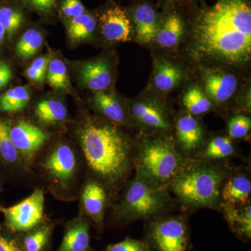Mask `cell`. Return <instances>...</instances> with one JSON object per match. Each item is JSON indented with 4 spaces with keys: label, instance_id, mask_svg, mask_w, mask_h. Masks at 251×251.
<instances>
[{
    "label": "cell",
    "instance_id": "cell-1",
    "mask_svg": "<svg viewBox=\"0 0 251 251\" xmlns=\"http://www.w3.org/2000/svg\"><path fill=\"white\" fill-rule=\"evenodd\" d=\"M197 58L243 66L251 57L250 0H217L198 11L192 27Z\"/></svg>",
    "mask_w": 251,
    "mask_h": 251
},
{
    "label": "cell",
    "instance_id": "cell-2",
    "mask_svg": "<svg viewBox=\"0 0 251 251\" xmlns=\"http://www.w3.org/2000/svg\"><path fill=\"white\" fill-rule=\"evenodd\" d=\"M75 134L85 175L103 185L110 199H115L133 168L134 151L129 138L118 125L92 117L80 122Z\"/></svg>",
    "mask_w": 251,
    "mask_h": 251
},
{
    "label": "cell",
    "instance_id": "cell-3",
    "mask_svg": "<svg viewBox=\"0 0 251 251\" xmlns=\"http://www.w3.org/2000/svg\"><path fill=\"white\" fill-rule=\"evenodd\" d=\"M48 192L62 202L77 201L85 176V168L79 149L60 141L44 149L33 166Z\"/></svg>",
    "mask_w": 251,
    "mask_h": 251
},
{
    "label": "cell",
    "instance_id": "cell-4",
    "mask_svg": "<svg viewBox=\"0 0 251 251\" xmlns=\"http://www.w3.org/2000/svg\"><path fill=\"white\" fill-rule=\"evenodd\" d=\"M227 175V170L215 163L186 160L168 189L188 207L216 208Z\"/></svg>",
    "mask_w": 251,
    "mask_h": 251
},
{
    "label": "cell",
    "instance_id": "cell-5",
    "mask_svg": "<svg viewBox=\"0 0 251 251\" xmlns=\"http://www.w3.org/2000/svg\"><path fill=\"white\" fill-rule=\"evenodd\" d=\"M170 206L168 186L135 174L124 186L118 202L114 206L112 219L117 224L156 219L163 216Z\"/></svg>",
    "mask_w": 251,
    "mask_h": 251
},
{
    "label": "cell",
    "instance_id": "cell-6",
    "mask_svg": "<svg viewBox=\"0 0 251 251\" xmlns=\"http://www.w3.org/2000/svg\"><path fill=\"white\" fill-rule=\"evenodd\" d=\"M186 161L174 138L163 134L143 138L133 152L135 174L162 186H168Z\"/></svg>",
    "mask_w": 251,
    "mask_h": 251
},
{
    "label": "cell",
    "instance_id": "cell-7",
    "mask_svg": "<svg viewBox=\"0 0 251 251\" xmlns=\"http://www.w3.org/2000/svg\"><path fill=\"white\" fill-rule=\"evenodd\" d=\"M152 251H187L189 231L181 216H159L147 229V240Z\"/></svg>",
    "mask_w": 251,
    "mask_h": 251
},
{
    "label": "cell",
    "instance_id": "cell-8",
    "mask_svg": "<svg viewBox=\"0 0 251 251\" xmlns=\"http://www.w3.org/2000/svg\"><path fill=\"white\" fill-rule=\"evenodd\" d=\"M43 187L36 186L28 197L14 205L0 206L4 215V227L13 233L19 234L33 228L49 216L45 213V194Z\"/></svg>",
    "mask_w": 251,
    "mask_h": 251
},
{
    "label": "cell",
    "instance_id": "cell-9",
    "mask_svg": "<svg viewBox=\"0 0 251 251\" xmlns=\"http://www.w3.org/2000/svg\"><path fill=\"white\" fill-rule=\"evenodd\" d=\"M10 136L23 161L31 170L50 139L49 132L25 120H19L11 126Z\"/></svg>",
    "mask_w": 251,
    "mask_h": 251
},
{
    "label": "cell",
    "instance_id": "cell-10",
    "mask_svg": "<svg viewBox=\"0 0 251 251\" xmlns=\"http://www.w3.org/2000/svg\"><path fill=\"white\" fill-rule=\"evenodd\" d=\"M110 200L105 186L85 175L77 200L79 211L90 219L99 232L103 231L105 212Z\"/></svg>",
    "mask_w": 251,
    "mask_h": 251
},
{
    "label": "cell",
    "instance_id": "cell-11",
    "mask_svg": "<svg viewBox=\"0 0 251 251\" xmlns=\"http://www.w3.org/2000/svg\"><path fill=\"white\" fill-rule=\"evenodd\" d=\"M128 114L135 125L146 131L166 133L173 127L166 107L154 99L136 100L130 105Z\"/></svg>",
    "mask_w": 251,
    "mask_h": 251
},
{
    "label": "cell",
    "instance_id": "cell-12",
    "mask_svg": "<svg viewBox=\"0 0 251 251\" xmlns=\"http://www.w3.org/2000/svg\"><path fill=\"white\" fill-rule=\"evenodd\" d=\"M100 29L104 39L112 42H126L131 39L133 25L130 16L120 6L108 8L100 15Z\"/></svg>",
    "mask_w": 251,
    "mask_h": 251
},
{
    "label": "cell",
    "instance_id": "cell-13",
    "mask_svg": "<svg viewBox=\"0 0 251 251\" xmlns=\"http://www.w3.org/2000/svg\"><path fill=\"white\" fill-rule=\"evenodd\" d=\"M92 221L79 211L73 219L64 224L60 245L56 251H93L90 247Z\"/></svg>",
    "mask_w": 251,
    "mask_h": 251
},
{
    "label": "cell",
    "instance_id": "cell-14",
    "mask_svg": "<svg viewBox=\"0 0 251 251\" xmlns=\"http://www.w3.org/2000/svg\"><path fill=\"white\" fill-rule=\"evenodd\" d=\"M202 80L204 92L211 101L216 104L228 101L237 91V77L221 69H206L202 72Z\"/></svg>",
    "mask_w": 251,
    "mask_h": 251
},
{
    "label": "cell",
    "instance_id": "cell-15",
    "mask_svg": "<svg viewBox=\"0 0 251 251\" xmlns=\"http://www.w3.org/2000/svg\"><path fill=\"white\" fill-rule=\"evenodd\" d=\"M130 17L138 41L148 44L154 41L161 18L152 5L141 1L133 8Z\"/></svg>",
    "mask_w": 251,
    "mask_h": 251
},
{
    "label": "cell",
    "instance_id": "cell-16",
    "mask_svg": "<svg viewBox=\"0 0 251 251\" xmlns=\"http://www.w3.org/2000/svg\"><path fill=\"white\" fill-rule=\"evenodd\" d=\"M10 128L9 122L0 119V158L5 164L14 168L25 184H30L35 179V173L23 161L10 136Z\"/></svg>",
    "mask_w": 251,
    "mask_h": 251
},
{
    "label": "cell",
    "instance_id": "cell-17",
    "mask_svg": "<svg viewBox=\"0 0 251 251\" xmlns=\"http://www.w3.org/2000/svg\"><path fill=\"white\" fill-rule=\"evenodd\" d=\"M61 223L60 220L48 217L29 230L16 234L23 251H50L54 229Z\"/></svg>",
    "mask_w": 251,
    "mask_h": 251
},
{
    "label": "cell",
    "instance_id": "cell-18",
    "mask_svg": "<svg viewBox=\"0 0 251 251\" xmlns=\"http://www.w3.org/2000/svg\"><path fill=\"white\" fill-rule=\"evenodd\" d=\"M81 82L94 92H104L112 82V71L108 61L96 59L84 63L80 67Z\"/></svg>",
    "mask_w": 251,
    "mask_h": 251
},
{
    "label": "cell",
    "instance_id": "cell-19",
    "mask_svg": "<svg viewBox=\"0 0 251 251\" xmlns=\"http://www.w3.org/2000/svg\"><path fill=\"white\" fill-rule=\"evenodd\" d=\"M184 72L179 64L169 59L158 57L153 62V85L162 93L176 89L184 80Z\"/></svg>",
    "mask_w": 251,
    "mask_h": 251
},
{
    "label": "cell",
    "instance_id": "cell-20",
    "mask_svg": "<svg viewBox=\"0 0 251 251\" xmlns=\"http://www.w3.org/2000/svg\"><path fill=\"white\" fill-rule=\"evenodd\" d=\"M178 145L186 152H193L201 148L204 140V130L197 119L189 113L184 114L176 123Z\"/></svg>",
    "mask_w": 251,
    "mask_h": 251
},
{
    "label": "cell",
    "instance_id": "cell-21",
    "mask_svg": "<svg viewBox=\"0 0 251 251\" xmlns=\"http://www.w3.org/2000/svg\"><path fill=\"white\" fill-rule=\"evenodd\" d=\"M186 24L182 16L175 10L168 11L161 18L154 41L164 49H173L179 45L184 37Z\"/></svg>",
    "mask_w": 251,
    "mask_h": 251
},
{
    "label": "cell",
    "instance_id": "cell-22",
    "mask_svg": "<svg viewBox=\"0 0 251 251\" xmlns=\"http://www.w3.org/2000/svg\"><path fill=\"white\" fill-rule=\"evenodd\" d=\"M93 100L96 108L105 120L118 126L127 125L129 114L116 96L105 92H96Z\"/></svg>",
    "mask_w": 251,
    "mask_h": 251
},
{
    "label": "cell",
    "instance_id": "cell-23",
    "mask_svg": "<svg viewBox=\"0 0 251 251\" xmlns=\"http://www.w3.org/2000/svg\"><path fill=\"white\" fill-rule=\"evenodd\" d=\"M225 217L229 226L238 237L250 240L251 237V205H237L224 203L222 204Z\"/></svg>",
    "mask_w": 251,
    "mask_h": 251
},
{
    "label": "cell",
    "instance_id": "cell-24",
    "mask_svg": "<svg viewBox=\"0 0 251 251\" xmlns=\"http://www.w3.org/2000/svg\"><path fill=\"white\" fill-rule=\"evenodd\" d=\"M251 193V182L249 177L242 173L229 178L221 188V195L224 203L246 205L249 204Z\"/></svg>",
    "mask_w": 251,
    "mask_h": 251
},
{
    "label": "cell",
    "instance_id": "cell-25",
    "mask_svg": "<svg viewBox=\"0 0 251 251\" xmlns=\"http://www.w3.org/2000/svg\"><path fill=\"white\" fill-rule=\"evenodd\" d=\"M34 116L41 125L55 126L67 120L68 110L62 101L54 99L42 100L34 108Z\"/></svg>",
    "mask_w": 251,
    "mask_h": 251
},
{
    "label": "cell",
    "instance_id": "cell-26",
    "mask_svg": "<svg viewBox=\"0 0 251 251\" xmlns=\"http://www.w3.org/2000/svg\"><path fill=\"white\" fill-rule=\"evenodd\" d=\"M182 103L188 113L193 116L205 114L212 107V102L205 92L197 85L188 87L183 96Z\"/></svg>",
    "mask_w": 251,
    "mask_h": 251
},
{
    "label": "cell",
    "instance_id": "cell-27",
    "mask_svg": "<svg viewBox=\"0 0 251 251\" xmlns=\"http://www.w3.org/2000/svg\"><path fill=\"white\" fill-rule=\"evenodd\" d=\"M30 91L27 86H18L0 97V110L9 113L22 111L30 100Z\"/></svg>",
    "mask_w": 251,
    "mask_h": 251
},
{
    "label": "cell",
    "instance_id": "cell-28",
    "mask_svg": "<svg viewBox=\"0 0 251 251\" xmlns=\"http://www.w3.org/2000/svg\"><path fill=\"white\" fill-rule=\"evenodd\" d=\"M97 27V22L92 15L85 13L72 18L68 24V34L73 41H81L91 37Z\"/></svg>",
    "mask_w": 251,
    "mask_h": 251
},
{
    "label": "cell",
    "instance_id": "cell-29",
    "mask_svg": "<svg viewBox=\"0 0 251 251\" xmlns=\"http://www.w3.org/2000/svg\"><path fill=\"white\" fill-rule=\"evenodd\" d=\"M44 43V37L39 31L28 29L21 36L16 46L18 57L29 59L37 53Z\"/></svg>",
    "mask_w": 251,
    "mask_h": 251
},
{
    "label": "cell",
    "instance_id": "cell-30",
    "mask_svg": "<svg viewBox=\"0 0 251 251\" xmlns=\"http://www.w3.org/2000/svg\"><path fill=\"white\" fill-rule=\"evenodd\" d=\"M234 153V144L228 137H216L206 145L203 156L209 160L227 158Z\"/></svg>",
    "mask_w": 251,
    "mask_h": 251
},
{
    "label": "cell",
    "instance_id": "cell-31",
    "mask_svg": "<svg viewBox=\"0 0 251 251\" xmlns=\"http://www.w3.org/2000/svg\"><path fill=\"white\" fill-rule=\"evenodd\" d=\"M48 82L52 88L57 90H65L69 88L67 68L61 59L50 61L46 72Z\"/></svg>",
    "mask_w": 251,
    "mask_h": 251
},
{
    "label": "cell",
    "instance_id": "cell-32",
    "mask_svg": "<svg viewBox=\"0 0 251 251\" xmlns=\"http://www.w3.org/2000/svg\"><path fill=\"white\" fill-rule=\"evenodd\" d=\"M23 23V16L21 11L10 7L0 9V24L9 37L14 35Z\"/></svg>",
    "mask_w": 251,
    "mask_h": 251
},
{
    "label": "cell",
    "instance_id": "cell-33",
    "mask_svg": "<svg viewBox=\"0 0 251 251\" xmlns=\"http://www.w3.org/2000/svg\"><path fill=\"white\" fill-rule=\"evenodd\" d=\"M251 128L250 117L242 115H236L229 120L227 126L229 138L234 139L245 138L250 132Z\"/></svg>",
    "mask_w": 251,
    "mask_h": 251
},
{
    "label": "cell",
    "instance_id": "cell-34",
    "mask_svg": "<svg viewBox=\"0 0 251 251\" xmlns=\"http://www.w3.org/2000/svg\"><path fill=\"white\" fill-rule=\"evenodd\" d=\"M103 251H152L146 241L127 237L122 242L110 244Z\"/></svg>",
    "mask_w": 251,
    "mask_h": 251
},
{
    "label": "cell",
    "instance_id": "cell-35",
    "mask_svg": "<svg viewBox=\"0 0 251 251\" xmlns=\"http://www.w3.org/2000/svg\"><path fill=\"white\" fill-rule=\"evenodd\" d=\"M0 251H23L16 234L5 227L0 229Z\"/></svg>",
    "mask_w": 251,
    "mask_h": 251
},
{
    "label": "cell",
    "instance_id": "cell-36",
    "mask_svg": "<svg viewBox=\"0 0 251 251\" xmlns=\"http://www.w3.org/2000/svg\"><path fill=\"white\" fill-rule=\"evenodd\" d=\"M60 9L62 14L70 19L86 13L85 6L80 0H64Z\"/></svg>",
    "mask_w": 251,
    "mask_h": 251
},
{
    "label": "cell",
    "instance_id": "cell-37",
    "mask_svg": "<svg viewBox=\"0 0 251 251\" xmlns=\"http://www.w3.org/2000/svg\"><path fill=\"white\" fill-rule=\"evenodd\" d=\"M28 4L41 13H49L54 9L57 0H27Z\"/></svg>",
    "mask_w": 251,
    "mask_h": 251
},
{
    "label": "cell",
    "instance_id": "cell-38",
    "mask_svg": "<svg viewBox=\"0 0 251 251\" xmlns=\"http://www.w3.org/2000/svg\"><path fill=\"white\" fill-rule=\"evenodd\" d=\"M12 76V70L9 64L0 61V89L7 85Z\"/></svg>",
    "mask_w": 251,
    "mask_h": 251
},
{
    "label": "cell",
    "instance_id": "cell-39",
    "mask_svg": "<svg viewBox=\"0 0 251 251\" xmlns=\"http://www.w3.org/2000/svg\"><path fill=\"white\" fill-rule=\"evenodd\" d=\"M50 61V56L40 57L39 58L36 59L32 62V64H31L30 67L34 68L36 70L39 71V72L44 73V74H46L48 67H49V64Z\"/></svg>",
    "mask_w": 251,
    "mask_h": 251
},
{
    "label": "cell",
    "instance_id": "cell-40",
    "mask_svg": "<svg viewBox=\"0 0 251 251\" xmlns=\"http://www.w3.org/2000/svg\"><path fill=\"white\" fill-rule=\"evenodd\" d=\"M26 76L29 80L34 81L36 82H42L44 80L46 77V74L36 70L34 68L29 67L27 68L25 72Z\"/></svg>",
    "mask_w": 251,
    "mask_h": 251
},
{
    "label": "cell",
    "instance_id": "cell-41",
    "mask_svg": "<svg viewBox=\"0 0 251 251\" xmlns=\"http://www.w3.org/2000/svg\"><path fill=\"white\" fill-rule=\"evenodd\" d=\"M163 4L168 6H176L178 4H190V3H194L199 0H161Z\"/></svg>",
    "mask_w": 251,
    "mask_h": 251
},
{
    "label": "cell",
    "instance_id": "cell-42",
    "mask_svg": "<svg viewBox=\"0 0 251 251\" xmlns=\"http://www.w3.org/2000/svg\"><path fill=\"white\" fill-rule=\"evenodd\" d=\"M5 34H6V31H5L4 27L0 24V46L4 41Z\"/></svg>",
    "mask_w": 251,
    "mask_h": 251
},
{
    "label": "cell",
    "instance_id": "cell-43",
    "mask_svg": "<svg viewBox=\"0 0 251 251\" xmlns=\"http://www.w3.org/2000/svg\"><path fill=\"white\" fill-rule=\"evenodd\" d=\"M0 187H1V180H0Z\"/></svg>",
    "mask_w": 251,
    "mask_h": 251
}]
</instances>
